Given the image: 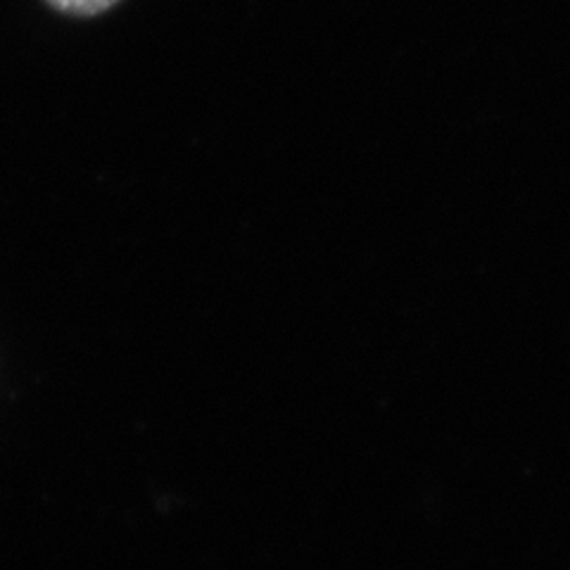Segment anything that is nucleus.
Listing matches in <instances>:
<instances>
[{"label":"nucleus","instance_id":"1","mask_svg":"<svg viewBox=\"0 0 570 570\" xmlns=\"http://www.w3.org/2000/svg\"><path fill=\"white\" fill-rule=\"evenodd\" d=\"M48 3L67 14L91 17V14H100L105 10H110L112 6L119 3V0H48Z\"/></svg>","mask_w":570,"mask_h":570}]
</instances>
